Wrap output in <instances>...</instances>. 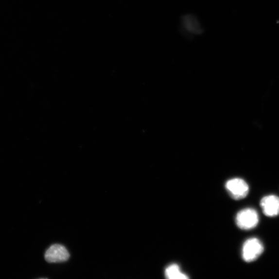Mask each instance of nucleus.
Returning <instances> with one entry per match:
<instances>
[{
  "mask_svg": "<svg viewBox=\"0 0 279 279\" xmlns=\"http://www.w3.org/2000/svg\"><path fill=\"white\" fill-rule=\"evenodd\" d=\"M226 188L229 195L235 200L245 198L249 192L247 183L244 179L239 178L228 180L226 184Z\"/></svg>",
  "mask_w": 279,
  "mask_h": 279,
  "instance_id": "3",
  "label": "nucleus"
},
{
  "mask_svg": "<svg viewBox=\"0 0 279 279\" xmlns=\"http://www.w3.org/2000/svg\"><path fill=\"white\" fill-rule=\"evenodd\" d=\"M70 257L68 250L64 246L53 244L46 251L45 258L49 262H60L67 261Z\"/></svg>",
  "mask_w": 279,
  "mask_h": 279,
  "instance_id": "4",
  "label": "nucleus"
},
{
  "mask_svg": "<svg viewBox=\"0 0 279 279\" xmlns=\"http://www.w3.org/2000/svg\"><path fill=\"white\" fill-rule=\"evenodd\" d=\"M263 244L257 238H251L246 241L243 246V259L247 262L256 261L263 252Z\"/></svg>",
  "mask_w": 279,
  "mask_h": 279,
  "instance_id": "2",
  "label": "nucleus"
},
{
  "mask_svg": "<svg viewBox=\"0 0 279 279\" xmlns=\"http://www.w3.org/2000/svg\"><path fill=\"white\" fill-rule=\"evenodd\" d=\"M235 222L237 226L244 230H250L255 228L259 222V217L256 209L247 208L237 213Z\"/></svg>",
  "mask_w": 279,
  "mask_h": 279,
  "instance_id": "1",
  "label": "nucleus"
},
{
  "mask_svg": "<svg viewBox=\"0 0 279 279\" xmlns=\"http://www.w3.org/2000/svg\"><path fill=\"white\" fill-rule=\"evenodd\" d=\"M165 276L170 279H186L189 277L181 272L179 266L176 264L169 265L165 270Z\"/></svg>",
  "mask_w": 279,
  "mask_h": 279,
  "instance_id": "6",
  "label": "nucleus"
},
{
  "mask_svg": "<svg viewBox=\"0 0 279 279\" xmlns=\"http://www.w3.org/2000/svg\"><path fill=\"white\" fill-rule=\"evenodd\" d=\"M260 206L266 216L274 217L279 215V198L277 195L264 196L260 201Z\"/></svg>",
  "mask_w": 279,
  "mask_h": 279,
  "instance_id": "5",
  "label": "nucleus"
}]
</instances>
